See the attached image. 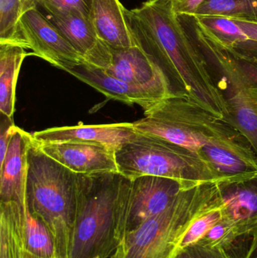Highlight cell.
<instances>
[{
    "label": "cell",
    "instance_id": "1",
    "mask_svg": "<svg viewBox=\"0 0 257 258\" xmlns=\"http://www.w3.org/2000/svg\"><path fill=\"white\" fill-rule=\"evenodd\" d=\"M132 124L138 133L160 137L194 152L220 180L257 172V155L245 136L226 118L186 95L157 103Z\"/></svg>",
    "mask_w": 257,
    "mask_h": 258
},
{
    "label": "cell",
    "instance_id": "2",
    "mask_svg": "<svg viewBox=\"0 0 257 258\" xmlns=\"http://www.w3.org/2000/svg\"><path fill=\"white\" fill-rule=\"evenodd\" d=\"M139 45L160 68L175 95H184L227 119L223 95L206 62L181 27L172 0H147L127 10Z\"/></svg>",
    "mask_w": 257,
    "mask_h": 258
},
{
    "label": "cell",
    "instance_id": "3",
    "mask_svg": "<svg viewBox=\"0 0 257 258\" xmlns=\"http://www.w3.org/2000/svg\"><path fill=\"white\" fill-rule=\"evenodd\" d=\"M77 194L78 174L45 154L33 139L27 153L26 203L49 230L56 258L70 257Z\"/></svg>",
    "mask_w": 257,
    "mask_h": 258
},
{
    "label": "cell",
    "instance_id": "4",
    "mask_svg": "<svg viewBox=\"0 0 257 258\" xmlns=\"http://www.w3.org/2000/svg\"><path fill=\"white\" fill-rule=\"evenodd\" d=\"M125 179L119 172L78 174L76 216L69 258H108L116 251Z\"/></svg>",
    "mask_w": 257,
    "mask_h": 258
},
{
    "label": "cell",
    "instance_id": "5",
    "mask_svg": "<svg viewBox=\"0 0 257 258\" xmlns=\"http://www.w3.org/2000/svg\"><path fill=\"white\" fill-rule=\"evenodd\" d=\"M189 39L201 53L224 98L227 119L248 140L257 155V86L232 52L213 39L192 15H177Z\"/></svg>",
    "mask_w": 257,
    "mask_h": 258
},
{
    "label": "cell",
    "instance_id": "6",
    "mask_svg": "<svg viewBox=\"0 0 257 258\" xmlns=\"http://www.w3.org/2000/svg\"><path fill=\"white\" fill-rule=\"evenodd\" d=\"M216 198L215 182L184 189L164 212L127 233L110 258H176L189 226Z\"/></svg>",
    "mask_w": 257,
    "mask_h": 258
},
{
    "label": "cell",
    "instance_id": "7",
    "mask_svg": "<svg viewBox=\"0 0 257 258\" xmlns=\"http://www.w3.org/2000/svg\"><path fill=\"white\" fill-rule=\"evenodd\" d=\"M115 156L118 172L129 180L156 176L175 179L189 188L220 180L199 155L155 135L139 133Z\"/></svg>",
    "mask_w": 257,
    "mask_h": 258
},
{
    "label": "cell",
    "instance_id": "8",
    "mask_svg": "<svg viewBox=\"0 0 257 258\" xmlns=\"http://www.w3.org/2000/svg\"><path fill=\"white\" fill-rule=\"evenodd\" d=\"M186 185L175 179L156 176H142L134 180L125 177L118 216L117 237L149 218L164 212L176 200Z\"/></svg>",
    "mask_w": 257,
    "mask_h": 258
},
{
    "label": "cell",
    "instance_id": "9",
    "mask_svg": "<svg viewBox=\"0 0 257 258\" xmlns=\"http://www.w3.org/2000/svg\"><path fill=\"white\" fill-rule=\"evenodd\" d=\"M19 25L27 49L32 50L31 54L66 72L86 63L84 57L36 7L21 16Z\"/></svg>",
    "mask_w": 257,
    "mask_h": 258
},
{
    "label": "cell",
    "instance_id": "10",
    "mask_svg": "<svg viewBox=\"0 0 257 258\" xmlns=\"http://www.w3.org/2000/svg\"><path fill=\"white\" fill-rule=\"evenodd\" d=\"M66 72L96 89L109 99L130 105L137 104L143 108V111L175 95L167 86L127 83L87 63L74 67Z\"/></svg>",
    "mask_w": 257,
    "mask_h": 258
},
{
    "label": "cell",
    "instance_id": "11",
    "mask_svg": "<svg viewBox=\"0 0 257 258\" xmlns=\"http://www.w3.org/2000/svg\"><path fill=\"white\" fill-rule=\"evenodd\" d=\"M222 218L238 237L257 230V172L215 182Z\"/></svg>",
    "mask_w": 257,
    "mask_h": 258
},
{
    "label": "cell",
    "instance_id": "12",
    "mask_svg": "<svg viewBox=\"0 0 257 258\" xmlns=\"http://www.w3.org/2000/svg\"><path fill=\"white\" fill-rule=\"evenodd\" d=\"M92 67L99 68L109 75L127 83L161 85L167 86L173 92L162 71L140 45L121 49L107 46Z\"/></svg>",
    "mask_w": 257,
    "mask_h": 258
},
{
    "label": "cell",
    "instance_id": "13",
    "mask_svg": "<svg viewBox=\"0 0 257 258\" xmlns=\"http://www.w3.org/2000/svg\"><path fill=\"white\" fill-rule=\"evenodd\" d=\"M41 150L75 174L118 172L116 150L82 142L38 143Z\"/></svg>",
    "mask_w": 257,
    "mask_h": 258
},
{
    "label": "cell",
    "instance_id": "14",
    "mask_svg": "<svg viewBox=\"0 0 257 258\" xmlns=\"http://www.w3.org/2000/svg\"><path fill=\"white\" fill-rule=\"evenodd\" d=\"M132 122L56 127L32 134L38 143L82 142L107 146L114 150L138 135Z\"/></svg>",
    "mask_w": 257,
    "mask_h": 258
},
{
    "label": "cell",
    "instance_id": "15",
    "mask_svg": "<svg viewBox=\"0 0 257 258\" xmlns=\"http://www.w3.org/2000/svg\"><path fill=\"white\" fill-rule=\"evenodd\" d=\"M120 0H91L89 19L101 42L116 49L138 46Z\"/></svg>",
    "mask_w": 257,
    "mask_h": 258
},
{
    "label": "cell",
    "instance_id": "16",
    "mask_svg": "<svg viewBox=\"0 0 257 258\" xmlns=\"http://www.w3.org/2000/svg\"><path fill=\"white\" fill-rule=\"evenodd\" d=\"M33 139L32 134L17 127L0 163V203L26 204L27 153Z\"/></svg>",
    "mask_w": 257,
    "mask_h": 258
},
{
    "label": "cell",
    "instance_id": "17",
    "mask_svg": "<svg viewBox=\"0 0 257 258\" xmlns=\"http://www.w3.org/2000/svg\"><path fill=\"white\" fill-rule=\"evenodd\" d=\"M51 22L92 65L102 54L106 44L98 39L89 16L78 11L50 15Z\"/></svg>",
    "mask_w": 257,
    "mask_h": 258
},
{
    "label": "cell",
    "instance_id": "18",
    "mask_svg": "<svg viewBox=\"0 0 257 258\" xmlns=\"http://www.w3.org/2000/svg\"><path fill=\"white\" fill-rule=\"evenodd\" d=\"M27 203H0V258H26Z\"/></svg>",
    "mask_w": 257,
    "mask_h": 258
},
{
    "label": "cell",
    "instance_id": "19",
    "mask_svg": "<svg viewBox=\"0 0 257 258\" xmlns=\"http://www.w3.org/2000/svg\"><path fill=\"white\" fill-rule=\"evenodd\" d=\"M19 45L0 44V113L13 118L18 76L29 55Z\"/></svg>",
    "mask_w": 257,
    "mask_h": 258
},
{
    "label": "cell",
    "instance_id": "20",
    "mask_svg": "<svg viewBox=\"0 0 257 258\" xmlns=\"http://www.w3.org/2000/svg\"><path fill=\"white\" fill-rule=\"evenodd\" d=\"M36 4V0H0V44L19 45L27 49L20 30V19Z\"/></svg>",
    "mask_w": 257,
    "mask_h": 258
},
{
    "label": "cell",
    "instance_id": "21",
    "mask_svg": "<svg viewBox=\"0 0 257 258\" xmlns=\"http://www.w3.org/2000/svg\"><path fill=\"white\" fill-rule=\"evenodd\" d=\"M192 15L223 16L257 24V0H207Z\"/></svg>",
    "mask_w": 257,
    "mask_h": 258
},
{
    "label": "cell",
    "instance_id": "22",
    "mask_svg": "<svg viewBox=\"0 0 257 258\" xmlns=\"http://www.w3.org/2000/svg\"><path fill=\"white\" fill-rule=\"evenodd\" d=\"M195 17L199 25L226 48H232L237 42L248 39L245 33L230 18L223 16Z\"/></svg>",
    "mask_w": 257,
    "mask_h": 258
},
{
    "label": "cell",
    "instance_id": "23",
    "mask_svg": "<svg viewBox=\"0 0 257 258\" xmlns=\"http://www.w3.org/2000/svg\"><path fill=\"white\" fill-rule=\"evenodd\" d=\"M26 238L27 251L41 258H56L55 246L48 227L32 215L27 206Z\"/></svg>",
    "mask_w": 257,
    "mask_h": 258
},
{
    "label": "cell",
    "instance_id": "24",
    "mask_svg": "<svg viewBox=\"0 0 257 258\" xmlns=\"http://www.w3.org/2000/svg\"><path fill=\"white\" fill-rule=\"evenodd\" d=\"M221 218L220 204L217 192L215 201L189 226L181 239L179 251L199 242Z\"/></svg>",
    "mask_w": 257,
    "mask_h": 258
},
{
    "label": "cell",
    "instance_id": "25",
    "mask_svg": "<svg viewBox=\"0 0 257 258\" xmlns=\"http://www.w3.org/2000/svg\"><path fill=\"white\" fill-rule=\"evenodd\" d=\"M238 238L233 226L221 218L197 243L227 250Z\"/></svg>",
    "mask_w": 257,
    "mask_h": 258
},
{
    "label": "cell",
    "instance_id": "26",
    "mask_svg": "<svg viewBox=\"0 0 257 258\" xmlns=\"http://www.w3.org/2000/svg\"><path fill=\"white\" fill-rule=\"evenodd\" d=\"M91 0H37L49 15L78 11L89 16Z\"/></svg>",
    "mask_w": 257,
    "mask_h": 258
},
{
    "label": "cell",
    "instance_id": "27",
    "mask_svg": "<svg viewBox=\"0 0 257 258\" xmlns=\"http://www.w3.org/2000/svg\"><path fill=\"white\" fill-rule=\"evenodd\" d=\"M176 258H232L227 250L196 243L178 251Z\"/></svg>",
    "mask_w": 257,
    "mask_h": 258
},
{
    "label": "cell",
    "instance_id": "28",
    "mask_svg": "<svg viewBox=\"0 0 257 258\" xmlns=\"http://www.w3.org/2000/svg\"><path fill=\"white\" fill-rule=\"evenodd\" d=\"M13 118L0 113V163L3 162L11 140L17 129Z\"/></svg>",
    "mask_w": 257,
    "mask_h": 258
},
{
    "label": "cell",
    "instance_id": "29",
    "mask_svg": "<svg viewBox=\"0 0 257 258\" xmlns=\"http://www.w3.org/2000/svg\"><path fill=\"white\" fill-rule=\"evenodd\" d=\"M230 50L235 56L257 67V42L247 40L237 42Z\"/></svg>",
    "mask_w": 257,
    "mask_h": 258
},
{
    "label": "cell",
    "instance_id": "30",
    "mask_svg": "<svg viewBox=\"0 0 257 258\" xmlns=\"http://www.w3.org/2000/svg\"><path fill=\"white\" fill-rule=\"evenodd\" d=\"M207 0H172L176 15H193L195 11Z\"/></svg>",
    "mask_w": 257,
    "mask_h": 258
},
{
    "label": "cell",
    "instance_id": "31",
    "mask_svg": "<svg viewBox=\"0 0 257 258\" xmlns=\"http://www.w3.org/2000/svg\"><path fill=\"white\" fill-rule=\"evenodd\" d=\"M232 21L245 33L248 39L257 42V24L237 21V20H232Z\"/></svg>",
    "mask_w": 257,
    "mask_h": 258
},
{
    "label": "cell",
    "instance_id": "32",
    "mask_svg": "<svg viewBox=\"0 0 257 258\" xmlns=\"http://www.w3.org/2000/svg\"><path fill=\"white\" fill-rule=\"evenodd\" d=\"M229 51H230V50H229ZM231 52H232V51H231ZM232 54H233V53H232ZM233 55L235 56V58L238 60L241 69L244 71V73L247 74V77H248L251 80V81L257 86V67L252 64V63H249V62L246 61V60H243V59L239 58V57H237V56H235L234 54Z\"/></svg>",
    "mask_w": 257,
    "mask_h": 258
},
{
    "label": "cell",
    "instance_id": "33",
    "mask_svg": "<svg viewBox=\"0 0 257 258\" xmlns=\"http://www.w3.org/2000/svg\"><path fill=\"white\" fill-rule=\"evenodd\" d=\"M244 258H257V230L252 233L251 243Z\"/></svg>",
    "mask_w": 257,
    "mask_h": 258
},
{
    "label": "cell",
    "instance_id": "34",
    "mask_svg": "<svg viewBox=\"0 0 257 258\" xmlns=\"http://www.w3.org/2000/svg\"><path fill=\"white\" fill-rule=\"evenodd\" d=\"M26 258H41L39 257H37V256L34 255V254H31V253L27 252V257Z\"/></svg>",
    "mask_w": 257,
    "mask_h": 258
},
{
    "label": "cell",
    "instance_id": "35",
    "mask_svg": "<svg viewBox=\"0 0 257 258\" xmlns=\"http://www.w3.org/2000/svg\"><path fill=\"white\" fill-rule=\"evenodd\" d=\"M95 258H100V257H95Z\"/></svg>",
    "mask_w": 257,
    "mask_h": 258
}]
</instances>
